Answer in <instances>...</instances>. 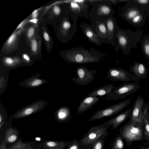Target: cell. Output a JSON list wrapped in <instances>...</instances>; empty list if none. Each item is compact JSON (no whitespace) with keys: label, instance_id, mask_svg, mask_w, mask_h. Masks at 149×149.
Instances as JSON below:
<instances>
[{"label":"cell","instance_id":"obj_1","mask_svg":"<svg viewBox=\"0 0 149 149\" xmlns=\"http://www.w3.org/2000/svg\"><path fill=\"white\" fill-rule=\"evenodd\" d=\"M89 50L90 51L81 47L74 48L63 51L62 56L68 63L81 64L100 62L102 57L106 55L95 49Z\"/></svg>","mask_w":149,"mask_h":149},{"label":"cell","instance_id":"obj_2","mask_svg":"<svg viewBox=\"0 0 149 149\" xmlns=\"http://www.w3.org/2000/svg\"><path fill=\"white\" fill-rule=\"evenodd\" d=\"M143 125L144 121L133 123L129 121L120 128V135L128 146L134 142L144 139Z\"/></svg>","mask_w":149,"mask_h":149},{"label":"cell","instance_id":"obj_3","mask_svg":"<svg viewBox=\"0 0 149 149\" xmlns=\"http://www.w3.org/2000/svg\"><path fill=\"white\" fill-rule=\"evenodd\" d=\"M114 13L111 5L106 0H99L93 6L88 13V19L94 21L104 22L113 16Z\"/></svg>","mask_w":149,"mask_h":149},{"label":"cell","instance_id":"obj_4","mask_svg":"<svg viewBox=\"0 0 149 149\" xmlns=\"http://www.w3.org/2000/svg\"><path fill=\"white\" fill-rule=\"evenodd\" d=\"M110 127L102 124L91 127L82 138L79 140L81 147L87 148L100 138L106 137L109 134L107 129Z\"/></svg>","mask_w":149,"mask_h":149},{"label":"cell","instance_id":"obj_5","mask_svg":"<svg viewBox=\"0 0 149 149\" xmlns=\"http://www.w3.org/2000/svg\"><path fill=\"white\" fill-rule=\"evenodd\" d=\"M140 88V85L138 82H125L116 86L110 93L106 96V98L111 100H118L136 92Z\"/></svg>","mask_w":149,"mask_h":149},{"label":"cell","instance_id":"obj_6","mask_svg":"<svg viewBox=\"0 0 149 149\" xmlns=\"http://www.w3.org/2000/svg\"><path fill=\"white\" fill-rule=\"evenodd\" d=\"M132 101V99L125 100L117 104L98 110L92 115L89 121L91 122L114 115L128 107Z\"/></svg>","mask_w":149,"mask_h":149},{"label":"cell","instance_id":"obj_7","mask_svg":"<svg viewBox=\"0 0 149 149\" xmlns=\"http://www.w3.org/2000/svg\"><path fill=\"white\" fill-rule=\"evenodd\" d=\"M89 7V5L87 3L86 0L70 1L68 8L72 19L76 23L79 17L83 16L88 19Z\"/></svg>","mask_w":149,"mask_h":149},{"label":"cell","instance_id":"obj_8","mask_svg":"<svg viewBox=\"0 0 149 149\" xmlns=\"http://www.w3.org/2000/svg\"><path fill=\"white\" fill-rule=\"evenodd\" d=\"M76 77H72L71 80L75 84L80 86H85L90 84L95 78L96 70H88L85 66L78 67L75 70Z\"/></svg>","mask_w":149,"mask_h":149},{"label":"cell","instance_id":"obj_9","mask_svg":"<svg viewBox=\"0 0 149 149\" xmlns=\"http://www.w3.org/2000/svg\"><path fill=\"white\" fill-rule=\"evenodd\" d=\"M48 104L44 99L34 102L20 109L13 116V118L19 119L26 117L42 111Z\"/></svg>","mask_w":149,"mask_h":149},{"label":"cell","instance_id":"obj_10","mask_svg":"<svg viewBox=\"0 0 149 149\" xmlns=\"http://www.w3.org/2000/svg\"><path fill=\"white\" fill-rule=\"evenodd\" d=\"M107 77L109 80L113 81L127 82L134 81L138 83L140 81V80L134 75L122 68H110L108 70Z\"/></svg>","mask_w":149,"mask_h":149},{"label":"cell","instance_id":"obj_11","mask_svg":"<svg viewBox=\"0 0 149 149\" xmlns=\"http://www.w3.org/2000/svg\"><path fill=\"white\" fill-rule=\"evenodd\" d=\"M129 32L119 27L118 29L116 36L117 42L115 49L117 52L120 48L125 54L128 53V49L130 47L131 40L129 39Z\"/></svg>","mask_w":149,"mask_h":149},{"label":"cell","instance_id":"obj_12","mask_svg":"<svg viewBox=\"0 0 149 149\" xmlns=\"http://www.w3.org/2000/svg\"><path fill=\"white\" fill-rule=\"evenodd\" d=\"M27 27L24 26L15 32H14L8 39L2 50L6 53H8L17 49L19 41L22 34H23Z\"/></svg>","mask_w":149,"mask_h":149},{"label":"cell","instance_id":"obj_13","mask_svg":"<svg viewBox=\"0 0 149 149\" xmlns=\"http://www.w3.org/2000/svg\"><path fill=\"white\" fill-rule=\"evenodd\" d=\"M144 104L143 98L141 96H139L136 98L132 109L129 121L133 123L144 121L142 109Z\"/></svg>","mask_w":149,"mask_h":149},{"label":"cell","instance_id":"obj_14","mask_svg":"<svg viewBox=\"0 0 149 149\" xmlns=\"http://www.w3.org/2000/svg\"><path fill=\"white\" fill-rule=\"evenodd\" d=\"M70 15L62 20L61 27L62 34L66 38L67 41L73 38L77 29L76 23L70 20Z\"/></svg>","mask_w":149,"mask_h":149},{"label":"cell","instance_id":"obj_15","mask_svg":"<svg viewBox=\"0 0 149 149\" xmlns=\"http://www.w3.org/2000/svg\"><path fill=\"white\" fill-rule=\"evenodd\" d=\"M107 29V38L109 43L113 46L116 44L117 31L119 27L117 21L113 16L108 18L105 22Z\"/></svg>","mask_w":149,"mask_h":149},{"label":"cell","instance_id":"obj_16","mask_svg":"<svg viewBox=\"0 0 149 149\" xmlns=\"http://www.w3.org/2000/svg\"><path fill=\"white\" fill-rule=\"evenodd\" d=\"M40 74L36 73L19 83L18 85L24 87L33 88L42 86L47 82V80L40 77Z\"/></svg>","mask_w":149,"mask_h":149},{"label":"cell","instance_id":"obj_17","mask_svg":"<svg viewBox=\"0 0 149 149\" xmlns=\"http://www.w3.org/2000/svg\"><path fill=\"white\" fill-rule=\"evenodd\" d=\"M132 110V109L129 108L102 124L106 126H112L113 129H116L130 116Z\"/></svg>","mask_w":149,"mask_h":149},{"label":"cell","instance_id":"obj_18","mask_svg":"<svg viewBox=\"0 0 149 149\" xmlns=\"http://www.w3.org/2000/svg\"><path fill=\"white\" fill-rule=\"evenodd\" d=\"M80 26L83 34L89 41L98 46L102 45V43L100 41L91 24L82 22Z\"/></svg>","mask_w":149,"mask_h":149},{"label":"cell","instance_id":"obj_19","mask_svg":"<svg viewBox=\"0 0 149 149\" xmlns=\"http://www.w3.org/2000/svg\"><path fill=\"white\" fill-rule=\"evenodd\" d=\"M91 25L102 43L108 44L107 38V29L104 22L91 21Z\"/></svg>","mask_w":149,"mask_h":149},{"label":"cell","instance_id":"obj_20","mask_svg":"<svg viewBox=\"0 0 149 149\" xmlns=\"http://www.w3.org/2000/svg\"><path fill=\"white\" fill-rule=\"evenodd\" d=\"M99 100L97 97L87 96L81 101L78 109V113H81L88 110L96 104Z\"/></svg>","mask_w":149,"mask_h":149},{"label":"cell","instance_id":"obj_21","mask_svg":"<svg viewBox=\"0 0 149 149\" xmlns=\"http://www.w3.org/2000/svg\"><path fill=\"white\" fill-rule=\"evenodd\" d=\"M2 67L9 70L25 66L22 60L17 57H3L2 60Z\"/></svg>","mask_w":149,"mask_h":149},{"label":"cell","instance_id":"obj_22","mask_svg":"<svg viewBox=\"0 0 149 149\" xmlns=\"http://www.w3.org/2000/svg\"><path fill=\"white\" fill-rule=\"evenodd\" d=\"M55 116L57 120L61 122L69 121L71 118L70 108L66 106H61L55 111Z\"/></svg>","mask_w":149,"mask_h":149},{"label":"cell","instance_id":"obj_23","mask_svg":"<svg viewBox=\"0 0 149 149\" xmlns=\"http://www.w3.org/2000/svg\"><path fill=\"white\" fill-rule=\"evenodd\" d=\"M130 70L139 79H145L148 76V70L145 65L141 63L135 61L134 65L130 67Z\"/></svg>","mask_w":149,"mask_h":149},{"label":"cell","instance_id":"obj_24","mask_svg":"<svg viewBox=\"0 0 149 149\" xmlns=\"http://www.w3.org/2000/svg\"><path fill=\"white\" fill-rule=\"evenodd\" d=\"M116 87L113 84L105 85L93 90L88 93L87 96H106L110 93Z\"/></svg>","mask_w":149,"mask_h":149},{"label":"cell","instance_id":"obj_25","mask_svg":"<svg viewBox=\"0 0 149 149\" xmlns=\"http://www.w3.org/2000/svg\"><path fill=\"white\" fill-rule=\"evenodd\" d=\"M10 70L3 67L0 69V95H1L6 90L8 82L9 71Z\"/></svg>","mask_w":149,"mask_h":149},{"label":"cell","instance_id":"obj_26","mask_svg":"<svg viewBox=\"0 0 149 149\" xmlns=\"http://www.w3.org/2000/svg\"><path fill=\"white\" fill-rule=\"evenodd\" d=\"M42 42L41 38L38 33L30 41L31 52L32 55L38 56L40 52Z\"/></svg>","mask_w":149,"mask_h":149},{"label":"cell","instance_id":"obj_27","mask_svg":"<svg viewBox=\"0 0 149 149\" xmlns=\"http://www.w3.org/2000/svg\"><path fill=\"white\" fill-rule=\"evenodd\" d=\"M141 13L139 10L134 7L126 6L122 13V16L125 20L129 21H131L134 17Z\"/></svg>","mask_w":149,"mask_h":149},{"label":"cell","instance_id":"obj_28","mask_svg":"<svg viewBox=\"0 0 149 149\" xmlns=\"http://www.w3.org/2000/svg\"><path fill=\"white\" fill-rule=\"evenodd\" d=\"M39 30L38 24H33L27 27L24 34L25 36L27 44L29 45L31 40L38 34Z\"/></svg>","mask_w":149,"mask_h":149},{"label":"cell","instance_id":"obj_29","mask_svg":"<svg viewBox=\"0 0 149 149\" xmlns=\"http://www.w3.org/2000/svg\"><path fill=\"white\" fill-rule=\"evenodd\" d=\"M144 124V139L149 141V123L148 108L146 107L142 112Z\"/></svg>","mask_w":149,"mask_h":149},{"label":"cell","instance_id":"obj_30","mask_svg":"<svg viewBox=\"0 0 149 149\" xmlns=\"http://www.w3.org/2000/svg\"><path fill=\"white\" fill-rule=\"evenodd\" d=\"M123 139L120 134H118L112 142L110 149H124Z\"/></svg>","mask_w":149,"mask_h":149},{"label":"cell","instance_id":"obj_31","mask_svg":"<svg viewBox=\"0 0 149 149\" xmlns=\"http://www.w3.org/2000/svg\"><path fill=\"white\" fill-rule=\"evenodd\" d=\"M106 137H102L91 145L88 149H104V146Z\"/></svg>","mask_w":149,"mask_h":149},{"label":"cell","instance_id":"obj_32","mask_svg":"<svg viewBox=\"0 0 149 149\" xmlns=\"http://www.w3.org/2000/svg\"><path fill=\"white\" fill-rule=\"evenodd\" d=\"M143 49L145 57L149 59V40L146 39L144 41L143 45Z\"/></svg>","mask_w":149,"mask_h":149},{"label":"cell","instance_id":"obj_33","mask_svg":"<svg viewBox=\"0 0 149 149\" xmlns=\"http://www.w3.org/2000/svg\"><path fill=\"white\" fill-rule=\"evenodd\" d=\"M80 146L81 147L79 141L77 139H74L70 141L68 146L67 149H81L80 148Z\"/></svg>","mask_w":149,"mask_h":149},{"label":"cell","instance_id":"obj_34","mask_svg":"<svg viewBox=\"0 0 149 149\" xmlns=\"http://www.w3.org/2000/svg\"><path fill=\"white\" fill-rule=\"evenodd\" d=\"M143 19L144 18H143L142 14L141 13L134 17L131 21L132 23L137 24L141 23Z\"/></svg>","mask_w":149,"mask_h":149},{"label":"cell","instance_id":"obj_35","mask_svg":"<svg viewBox=\"0 0 149 149\" xmlns=\"http://www.w3.org/2000/svg\"><path fill=\"white\" fill-rule=\"evenodd\" d=\"M6 111L2 105L1 102L0 103V123H1L3 120L4 116L6 114Z\"/></svg>","mask_w":149,"mask_h":149},{"label":"cell","instance_id":"obj_36","mask_svg":"<svg viewBox=\"0 0 149 149\" xmlns=\"http://www.w3.org/2000/svg\"><path fill=\"white\" fill-rule=\"evenodd\" d=\"M30 19L28 17L23 21L17 26L14 32H15L21 29L22 27L25 26L27 24L30 22Z\"/></svg>","mask_w":149,"mask_h":149},{"label":"cell","instance_id":"obj_37","mask_svg":"<svg viewBox=\"0 0 149 149\" xmlns=\"http://www.w3.org/2000/svg\"><path fill=\"white\" fill-rule=\"evenodd\" d=\"M43 34L44 38L45 41L48 42H51V39L49 33L46 30H44L43 31Z\"/></svg>","mask_w":149,"mask_h":149},{"label":"cell","instance_id":"obj_38","mask_svg":"<svg viewBox=\"0 0 149 149\" xmlns=\"http://www.w3.org/2000/svg\"><path fill=\"white\" fill-rule=\"evenodd\" d=\"M39 10V9L35 10L32 12L30 15V16L29 17L30 19H37V17L38 15Z\"/></svg>","mask_w":149,"mask_h":149},{"label":"cell","instance_id":"obj_39","mask_svg":"<svg viewBox=\"0 0 149 149\" xmlns=\"http://www.w3.org/2000/svg\"><path fill=\"white\" fill-rule=\"evenodd\" d=\"M54 13L57 15H58L61 14V9L60 7L57 5H55L53 9Z\"/></svg>","mask_w":149,"mask_h":149},{"label":"cell","instance_id":"obj_40","mask_svg":"<svg viewBox=\"0 0 149 149\" xmlns=\"http://www.w3.org/2000/svg\"><path fill=\"white\" fill-rule=\"evenodd\" d=\"M136 2L141 5H145L149 3L148 0H139L134 1Z\"/></svg>","mask_w":149,"mask_h":149},{"label":"cell","instance_id":"obj_41","mask_svg":"<svg viewBox=\"0 0 149 149\" xmlns=\"http://www.w3.org/2000/svg\"><path fill=\"white\" fill-rule=\"evenodd\" d=\"M111 5H116L118 3L121 1V0H106Z\"/></svg>","mask_w":149,"mask_h":149},{"label":"cell","instance_id":"obj_42","mask_svg":"<svg viewBox=\"0 0 149 149\" xmlns=\"http://www.w3.org/2000/svg\"><path fill=\"white\" fill-rule=\"evenodd\" d=\"M17 139L16 136L15 135H12L10 136L8 139V141L12 142L15 141Z\"/></svg>","mask_w":149,"mask_h":149},{"label":"cell","instance_id":"obj_43","mask_svg":"<svg viewBox=\"0 0 149 149\" xmlns=\"http://www.w3.org/2000/svg\"><path fill=\"white\" fill-rule=\"evenodd\" d=\"M47 145L50 147H53L57 145V143L53 141H49L47 143Z\"/></svg>","mask_w":149,"mask_h":149},{"label":"cell","instance_id":"obj_44","mask_svg":"<svg viewBox=\"0 0 149 149\" xmlns=\"http://www.w3.org/2000/svg\"><path fill=\"white\" fill-rule=\"evenodd\" d=\"M139 148V149H149V147L148 146H145L142 145H138Z\"/></svg>","mask_w":149,"mask_h":149},{"label":"cell","instance_id":"obj_45","mask_svg":"<svg viewBox=\"0 0 149 149\" xmlns=\"http://www.w3.org/2000/svg\"><path fill=\"white\" fill-rule=\"evenodd\" d=\"M38 20L37 19H31L30 22H32L34 24H37Z\"/></svg>","mask_w":149,"mask_h":149},{"label":"cell","instance_id":"obj_46","mask_svg":"<svg viewBox=\"0 0 149 149\" xmlns=\"http://www.w3.org/2000/svg\"><path fill=\"white\" fill-rule=\"evenodd\" d=\"M36 140L37 141H40V140H41V139L39 137H36Z\"/></svg>","mask_w":149,"mask_h":149},{"label":"cell","instance_id":"obj_47","mask_svg":"<svg viewBox=\"0 0 149 149\" xmlns=\"http://www.w3.org/2000/svg\"><path fill=\"white\" fill-rule=\"evenodd\" d=\"M143 144H144L145 145H149V141H147V142L146 143H143Z\"/></svg>","mask_w":149,"mask_h":149},{"label":"cell","instance_id":"obj_48","mask_svg":"<svg viewBox=\"0 0 149 149\" xmlns=\"http://www.w3.org/2000/svg\"><path fill=\"white\" fill-rule=\"evenodd\" d=\"M147 107H149V101L147 103Z\"/></svg>","mask_w":149,"mask_h":149},{"label":"cell","instance_id":"obj_49","mask_svg":"<svg viewBox=\"0 0 149 149\" xmlns=\"http://www.w3.org/2000/svg\"><path fill=\"white\" fill-rule=\"evenodd\" d=\"M148 118L149 119V112H148Z\"/></svg>","mask_w":149,"mask_h":149},{"label":"cell","instance_id":"obj_50","mask_svg":"<svg viewBox=\"0 0 149 149\" xmlns=\"http://www.w3.org/2000/svg\"><path fill=\"white\" fill-rule=\"evenodd\" d=\"M148 108V110L149 111V107H147Z\"/></svg>","mask_w":149,"mask_h":149},{"label":"cell","instance_id":"obj_51","mask_svg":"<svg viewBox=\"0 0 149 149\" xmlns=\"http://www.w3.org/2000/svg\"><path fill=\"white\" fill-rule=\"evenodd\" d=\"M88 149L87 148H85L84 149Z\"/></svg>","mask_w":149,"mask_h":149},{"label":"cell","instance_id":"obj_52","mask_svg":"<svg viewBox=\"0 0 149 149\" xmlns=\"http://www.w3.org/2000/svg\"><path fill=\"white\" fill-rule=\"evenodd\" d=\"M148 122H149V119L148 118Z\"/></svg>","mask_w":149,"mask_h":149}]
</instances>
